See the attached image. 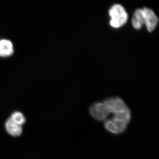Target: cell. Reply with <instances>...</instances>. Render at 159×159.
Masks as SVG:
<instances>
[{"mask_svg":"<svg viewBox=\"0 0 159 159\" xmlns=\"http://www.w3.org/2000/svg\"><path fill=\"white\" fill-rule=\"evenodd\" d=\"M5 127L7 132L12 137H19L23 132V126L13 122L10 118L6 120Z\"/></svg>","mask_w":159,"mask_h":159,"instance_id":"cell-6","label":"cell"},{"mask_svg":"<svg viewBox=\"0 0 159 159\" xmlns=\"http://www.w3.org/2000/svg\"><path fill=\"white\" fill-rule=\"evenodd\" d=\"M144 15V24L149 32H153L157 26L158 18L152 9L147 7L142 8Z\"/></svg>","mask_w":159,"mask_h":159,"instance_id":"cell-4","label":"cell"},{"mask_svg":"<svg viewBox=\"0 0 159 159\" xmlns=\"http://www.w3.org/2000/svg\"><path fill=\"white\" fill-rule=\"evenodd\" d=\"M9 118L13 122L21 126H23L25 123V117L24 116V114L20 111H15L11 114Z\"/></svg>","mask_w":159,"mask_h":159,"instance_id":"cell-8","label":"cell"},{"mask_svg":"<svg viewBox=\"0 0 159 159\" xmlns=\"http://www.w3.org/2000/svg\"><path fill=\"white\" fill-rule=\"evenodd\" d=\"M15 52L14 44L9 39L2 38L0 39V57L7 58L11 57Z\"/></svg>","mask_w":159,"mask_h":159,"instance_id":"cell-5","label":"cell"},{"mask_svg":"<svg viewBox=\"0 0 159 159\" xmlns=\"http://www.w3.org/2000/svg\"><path fill=\"white\" fill-rule=\"evenodd\" d=\"M127 108V106L123 99L114 97L92 104L89 108V113L94 120L104 123Z\"/></svg>","mask_w":159,"mask_h":159,"instance_id":"cell-1","label":"cell"},{"mask_svg":"<svg viewBox=\"0 0 159 159\" xmlns=\"http://www.w3.org/2000/svg\"><path fill=\"white\" fill-rule=\"evenodd\" d=\"M109 15L110 17V25L113 28H120L127 22V12L122 5L116 4L111 6L109 10Z\"/></svg>","mask_w":159,"mask_h":159,"instance_id":"cell-3","label":"cell"},{"mask_svg":"<svg viewBox=\"0 0 159 159\" xmlns=\"http://www.w3.org/2000/svg\"><path fill=\"white\" fill-rule=\"evenodd\" d=\"M131 113L128 107L104 123L106 130L115 135L120 134L126 130L130 122Z\"/></svg>","mask_w":159,"mask_h":159,"instance_id":"cell-2","label":"cell"},{"mask_svg":"<svg viewBox=\"0 0 159 159\" xmlns=\"http://www.w3.org/2000/svg\"><path fill=\"white\" fill-rule=\"evenodd\" d=\"M132 24L134 29L140 30L144 25V15L141 8H138L134 12L132 17Z\"/></svg>","mask_w":159,"mask_h":159,"instance_id":"cell-7","label":"cell"}]
</instances>
